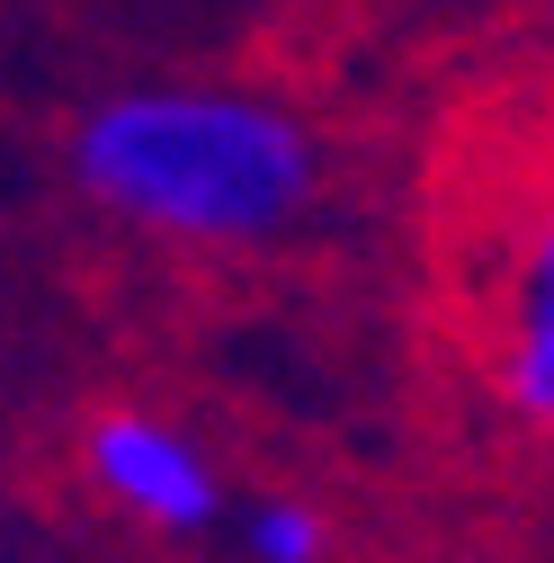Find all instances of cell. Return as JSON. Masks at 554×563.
<instances>
[{
	"mask_svg": "<svg viewBox=\"0 0 554 563\" xmlns=\"http://www.w3.org/2000/svg\"><path fill=\"white\" fill-rule=\"evenodd\" d=\"M108 224L179 251H268L322 206V134L242 81H125L63 134Z\"/></svg>",
	"mask_w": 554,
	"mask_h": 563,
	"instance_id": "cell-1",
	"label": "cell"
},
{
	"mask_svg": "<svg viewBox=\"0 0 554 563\" xmlns=\"http://www.w3.org/2000/svg\"><path fill=\"white\" fill-rule=\"evenodd\" d=\"M81 474L108 510H125L134 528H153V537H215L233 519V483L215 474V456H206L179 420L162 411H99L90 420V439H81Z\"/></svg>",
	"mask_w": 554,
	"mask_h": 563,
	"instance_id": "cell-2",
	"label": "cell"
},
{
	"mask_svg": "<svg viewBox=\"0 0 554 563\" xmlns=\"http://www.w3.org/2000/svg\"><path fill=\"white\" fill-rule=\"evenodd\" d=\"M501 402L528 439L554 448V206L519 233L510 277H501V349H492Z\"/></svg>",
	"mask_w": 554,
	"mask_h": 563,
	"instance_id": "cell-3",
	"label": "cell"
},
{
	"mask_svg": "<svg viewBox=\"0 0 554 563\" xmlns=\"http://www.w3.org/2000/svg\"><path fill=\"white\" fill-rule=\"evenodd\" d=\"M233 545H242V563H322V554H331V528H322L313 501L268 492V501H251V510L233 519Z\"/></svg>",
	"mask_w": 554,
	"mask_h": 563,
	"instance_id": "cell-4",
	"label": "cell"
}]
</instances>
